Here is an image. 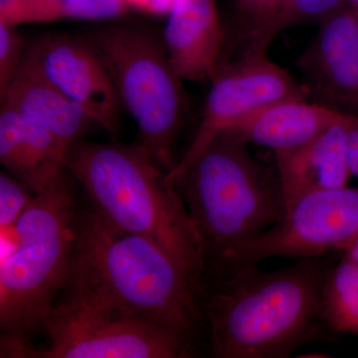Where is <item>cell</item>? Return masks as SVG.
Returning a JSON list of instances; mask_svg holds the SVG:
<instances>
[{"label":"cell","instance_id":"cell-1","mask_svg":"<svg viewBox=\"0 0 358 358\" xmlns=\"http://www.w3.org/2000/svg\"><path fill=\"white\" fill-rule=\"evenodd\" d=\"M322 256L263 272L258 264L201 282L204 327L213 357L286 358L327 331L320 315Z\"/></svg>","mask_w":358,"mask_h":358},{"label":"cell","instance_id":"cell-2","mask_svg":"<svg viewBox=\"0 0 358 358\" xmlns=\"http://www.w3.org/2000/svg\"><path fill=\"white\" fill-rule=\"evenodd\" d=\"M178 334L204 329L201 280L152 240L122 232L92 207L77 212L69 281Z\"/></svg>","mask_w":358,"mask_h":358},{"label":"cell","instance_id":"cell-3","mask_svg":"<svg viewBox=\"0 0 358 358\" xmlns=\"http://www.w3.org/2000/svg\"><path fill=\"white\" fill-rule=\"evenodd\" d=\"M173 185L199 236L202 279L219 277L235 252L287 213L277 169L254 159L232 133L212 141Z\"/></svg>","mask_w":358,"mask_h":358},{"label":"cell","instance_id":"cell-4","mask_svg":"<svg viewBox=\"0 0 358 358\" xmlns=\"http://www.w3.org/2000/svg\"><path fill=\"white\" fill-rule=\"evenodd\" d=\"M66 169L113 227L152 240L202 280L201 247L178 188L140 143L80 140Z\"/></svg>","mask_w":358,"mask_h":358},{"label":"cell","instance_id":"cell-5","mask_svg":"<svg viewBox=\"0 0 358 358\" xmlns=\"http://www.w3.org/2000/svg\"><path fill=\"white\" fill-rule=\"evenodd\" d=\"M69 171L37 193L15 225L0 230L1 357H14L43 329L47 313L69 281L75 242Z\"/></svg>","mask_w":358,"mask_h":358},{"label":"cell","instance_id":"cell-6","mask_svg":"<svg viewBox=\"0 0 358 358\" xmlns=\"http://www.w3.org/2000/svg\"><path fill=\"white\" fill-rule=\"evenodd\" d=\"M82 37L107 68L122 107L138 127V143L164 173H171L178 164L185 96L183 80L171 64L164 40L128 24L106 26Z\"/></svg>","mask_w":358,"mask_h":358},{"label":"cell","instance_id":"cell-7","mask_svg":"<svg viewBox=\"0 0 358 358\" xmlns=\"http://www.w3.org/2000/svg\"><path fill=\"white\" fill-rule=\"evenodd\" d=\"M67 298L44 320L49 345L25 348L20 357L182 358L194 345L103 294L68 282Z\"/></svg>","mask_w":358,"mask_h":358},{"label":"cell","instance_id":"cell-8","mask_svg":"<svg viewBox=\"0 0 358 358\" xmlns=\"http://www.w3.org/2000/svg\"><path fill=\"white\" fill-rule=\"evenodd\" d=\"M357 234L358 187L310 193L289 207L281 222L235 252L220 277L275 257L315 258L341 251Z\"/></svg>","mask_w":358,"mask_h":358},{"label":"cell","instance_id":"cell-9","mask_svg":"<svg viewBox=\"0 0 358 358\" xmlns=\"http://www.w3.org/2000/svg\"><path fill=\"white\" fill-rule=\"evenodd\" d=\"M211 80L210 91L192 143L173 171L166 174L167 180L173 185L220 134L232 131L271 103L307 96L305 89L267 55L226 61Z\"/></svg>","mask_w":358,"mask_h":358},{"label":"cell","instance_id":"cell-10","mask_svg":"<svg viewBox=\"0 0 358 358\" xmlns=\"http://www.w3.org/2000/svg\"><path fill=\"white\" fill-rule=\"evenodd\" d=\"M22 60L117 136L121 101L102 59L82 35H42L26 42Z\"/></svg>","mask_w":358,"mask_h":358},{"label":"cell","instance_id":"cell-11","mask_svg":"<svg viewBox=\"0 0 358 358\" xmlns=\"http://www.w3.org/2000/svg\"><path fill=\"white\" fill-rule=\"evenodd\" d=\"M320 24L299 58L303 89L313 102L358 115V13L346 6Z\"/></svg>","mask_w":358,"mask_h":358},{"label":"cell","instance_id":"cell-12","mask_svg":"<svg viewBox=\"0 0 358 358\" xmlns=\"http://www.w3.org/2000/svg\"><path fill=\"white\" fill-rule=\"evenodd\" d=\"M166 17L162 40L176 74L187 81L211 80L226 44L216 0H178Z\"/></svg>","mask_w":358,"mask_h":358},{"label":"cell","instance_id":"cell-13","mask_svg":"<svg viewBox=\"0 0 358 358\" xmlns=\"http://www.w3.org/2000/svg\"><path fill=\"white\" fill-rule=\"evenodd\" d=\"M348 115L305 145L275 154L287 210L310 193L348 185Z\"/></svg>","mask_w":358,"mask_h":358},{"label":"cell","instance_id":"cell-14","mask_svg":"<svg viewBox=\"0 0 358 358\" xmlns=\"http://www.w3.org/2000/svg\"><path fill=\"white\" fill-rule=\"evenodd\" d=\"M0 98L2 108L46 129L69 147L99 127L86 110L23 60Z\"/></svg>","mask_w":358,"mask_h":358},{"label":"cell","instance_id":"cell-15","mask_svg":"<svg viewBox=\"0 0 358 358\" xmlns=\"http://www.w3.org/2000/svg\"><path fill=\"white\" fill-rule=\"evenodd\" d=\"M69 145L13 110H0V162L35 194L51 187L67 171Z\"/></svg>","mask_w":358,"mask_h":358},{"label":"cell","instance_id":"cell-16","mask_svg":"<svg viewBox=\"0 0 358 358\" xmlns=\"http://www.w3.org/2000/svg\"><path fill=\"white\" fill-rule=\"evenodd\" d=\"M343 115L307 96H294L271 103L228 133L275 155L305 145Z\"/></svg>","mask_w":358,"mask_h":358},{"label":"cell","instance_id":"cell-17","mask_svg":"<svg viewBox=\"0 0 358 358\" xmlns=\"http://www.w3.org/2000/svg\"><path fill=\"white\" fill-rule=\"evenodd\" d=\"M320 315L327 331L358 336V265L343 254L322 278Z\"/></svg>","mask_w":358,"mask_h":358},{"label":"cell","instance_id":"cell-18","mask_svg":"<svg viewBox=\"0 0 358 358\" xmlns=\"http://www.w3.org/2000/svg\"><path fill=\"white\" fill-rule=\"evenodd\" d=\"M286 0H235L236 26L232 33L231 52L236 58L265 55L277 36ZM234 60V59H233Z\"/></svg>","mask_w":358,"mask_h":358},{"label":"cell","instance_id":"cell-19","mask_svg":"<svg viewBox=\"0 0 358 358\" xmlns=\"http://www.w3.org/2000/svg\"><path fill=\"white\" fill-rule=\"evenodd\" d=\"M129 8L124 0H27L23 23L60 20H112Z\"/></svg>","mask_w":358,"mask_h":358},{"label":"cell","instance_id":"cell-20","mask_svg":"<svg viewBox=\"0 0 358 358\" xmlns=\"http://www.w3.org/2000/svg\"><path fill=\"white\" fill-rule=\"evenodd\" d=\"M346 6V0H286L278 22L277 34L303 23L322 22Z\"/></svg>","mask_w":358,"mask_h":358},{"label":"cell","instance_id":"cell-21","mask_svg":"<svg viewBox=\"0 0 358 358\" xmlns=\"http://www.w3.org/2000/svg\"><path fill=\"white\" fill-rule=\"evenodd\" d=\"M35 193L7 173H0V230L8 229L17 222L31 204Z\"/></svg>","mask_w":358,"mask_h":358},{"label":"cell","instance_id":"cell-22","mask_svg":"<svg viewBox=\"0 0 358 358\" xmlns=\"http://www.w3.org/2000/svg\"><path fill=\"white\" fill-rule=\"evenodd\" d=\"M25 45L16 26L0 23V93L20 67Z\"/></svg>","mask_w":358,"mask_h":358},{"label":"cell","instance_id":"cell-23","mask_svg":"<svg viewBox=\"0 0 358 358\" xmlns=\"http://www.w3.org/2000/svg\"><path fill=\"white\" fill-rule=\"evenodd\" d=\"M127 7L155 16H167L178 0H124Z\"/></svg>","mask_w":358,"mask_h":358},{"label":"cell","instance_id":"cell-24","mask_svg":"<svg viewBox=\"0 0 358 358\" xmlns=\"http://www.w3.org/2000/svg\"><path fill=\"white\" fill-rule=\"evenodd\" d=\"M27 0H0V23L22 24Z\"/></svg>","mask_w":358,"mask_h":358},{"label":"cell","instance_id":"cell-25","mask_svg":"<svg viewBox=\"0 0 358 358\" xmlns=\"http://www.w3.org/2000/svg\"><path fill=\"white\" fill-rule=\"evenodd\" d=\"M348 150L350 173L358 178V115H348Z\"/></svg>","mask_w":358,"mask_h":358},{"label":"cell","instance_id":"cell-26","mask_svg":"<svg viewBox=\"0 0 358 358\" xmlns=\"http://www.w3.org/2000/svg\"><path fill=\"white\" fill-rule=\"evenodd\" d=\"M341 252L358 265V234L345 245Z\"/></svg>","mask_w":358,"mask_h":358},{"label":"cell","instance_id":"cell-27","mask_svg":"<svg viewBox=\"0 0 358 358\" xmlns=\"http://www.w3.org/2000/svg\"><path fill=\"white\" fill-rule=\"evenodd\" d=\"M346 1H348V6L352 7L353 10L358 13V0H346Z\"/></svg>","mask_w":358,"mask_h":358}]
</instances>
